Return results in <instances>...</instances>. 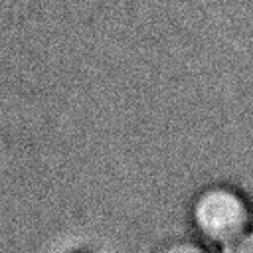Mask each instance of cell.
Instances as JSON below:
<instances>
[{"mask_svg": "<svg viewBox=\"0 0 253 253\" xmlns=\"http://www.w3.org/2000/svg\"><path fill=\"white\" fill-rule=\"evenodd\" d=\"M190 221L204 245L223 249L253 227V204L235 184H208L192 200Z\"/></svg>", "mask_w": 253, "mask_h": 253, "instance_id": "6da1fadb", "label": "cell"}, {"mask_svg": "<svg viewBox=\"0 0 253 253\" xmlns=\"http://www.w3.org/2000/svg\"><path fill=\"white\" fill-rule=\"evenodd\" d=\"M158 253H211V251L202 241L178 239V241H170L168 245H164Z\"/></svg>", "mask_w": 253, "mask_h": 253, "instance_id": "7a4b0ae2", "label": "cell"}, {"mask_svg": "<svg viewBox=\"0 0 253 253\" xmlns=\"http://www.w3.org/2000/svg\"><path fill=\"white\" fill-rule=\"evenodd\" d=\"M221 253H253V227L221 249Z\"/></svg>", "mask_w": 253, "mask_h": 253, "instance_id": "3957f363", "label": "cell"}]
</instances>
